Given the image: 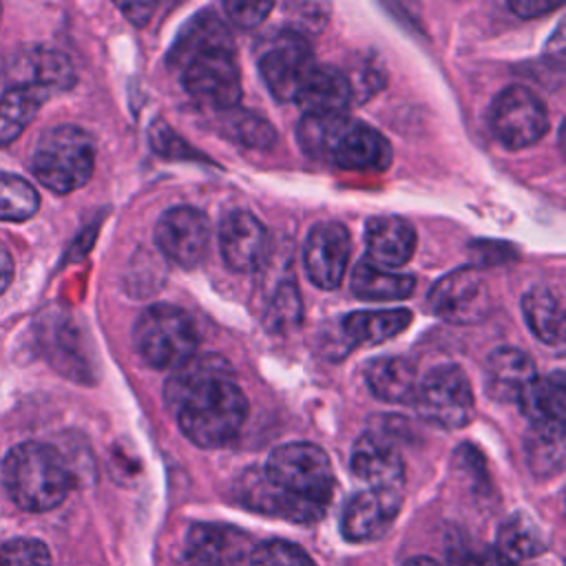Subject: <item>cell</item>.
Listing matches in <instances>:
<instances>
[{
    "label": "cell",
    "instance_id": "cell-16",
    "mask_svg": "<svg viewBox=\"0 0 566 566\" xmlns=\"http://www.w3.org/2000/svg\"><path fill=\"white\" fill-rule=\"evenodd\" d=\"M248 559V537L219 524H195L177 566H234Z\"/></svg>",
    "mask_w": 566,
    "mask_h": 566
},
{
    "label": "cell",
    "instance_id": "cell-43",
    "mask_svg": "<svg viewBox=\"0 0 566 566\" xmlns=\"http://www.w3.org/2000/svg\"><path fill=\"white\" fill-rule=\"evenodd\" d=\"M0 11H2V7H0Z\"/></svg>",
    "mask_w": 566,
    "mask_h": 566
},
{
    "label": "cell",
    "instance_id": "cell-9",
    "mask_svg": "<svg viewBox=\"0 0 566 566\" xmlns=\"http://www.w3.org/2000/svg\"><path fill=\"white\" fill-rule=\"evenodd\" d=\"M489 124L500 144L520 150L544 137L548 115L542 99L533 91L524 86H506L493 99Z\"/></svg>",
    "mask_w": 566,
    "mask_h": 566
},
{
    "label": "cell",
    "instance_id": "cell-6",
    "mask_svg": "<svg viewBox=\"0 0 566 566\" xmlns=\"http://www.w3.org/2000/svg\"><path fill=\"white\" fill-rule=\"evenodd\" d=\"M418 413L433 427L460 429L473 418L475 400L462 367L444 363L427 371L413 394Z\"/></svg>",
    "mask_w": 566,
    "mask_h": 566
},
{
    "label": "cell",
    "instance_id": "cell-1",
    "mask_svg": "<svg viewBox=\"0 0 566 566\" xmlns=\"http://www.w3.org/2000/svg\"><path fill=\"white\" fill-rule=\"evenodd\" d=\"M164 396L181 433L203 449L230 442L248 416V400L219 354H195L175 367Z\"/></svg>",
    "mask_w": 566,
    "mask_h": 566
},
{
    "label": "cell",
    "instance_id": "cell-12",
    "mask_svg": "<svg viewBox=\"0 0 566 566\" xmlns=\"http://www.w3.org/2000/svg\"><path fill=\"white\" fill-rule=\"evenodd\" d=\"M157 248L177 265H199L210 248V223L203 212L190 206L166 210L155 226Z\"/></svg>",
    "mask_w": 566,
    "mask_h": 566
},
{
    "label": "cell",
    "instance_id": "cell-40",
    "mask_svg": "<svg viewBox=\"0 0 566 566\" xmlns=\"http://www.w3.org/2000/svg\"><path fill=\"white\" fill-rule=\"evenodd\" d=\"M119 9L126 13V18H128L130 22H135V24L142 27V24L148 22L150 13L155 11V4H153V2H148V4L135 2V4H119Z\"/></svg>",
    "mask_w": 566,
    "mask_h": 566
},
{
    "label": "cell",
    "instance_id": "cell-14",
    "mask_svg": "<svg viewBox=\"0 0 566 566\" xmlns=\"http://www.w3.org/2000/svg\"><path fill=\"white\" fill-rule=\"evenodd\" d=\"M402 504V491L365 489L343 511V535L349 542H371L387 533Z\"/></svg>",
    "mask_w": 566,
    "mask_h": 566
},
{
    "label": "cell",
    "instance_id": "cell-11",
    "mask_svg": "<svg viewBox=\"0 0 566 566\" xmlns=\"http://www.w3.org/2000/svg\"><path fill=\"white\" fill-rule=\"evenodd\" d=\"M316 66L307 38L285 31L276 35L259 60V71L279 102H294L303 82Z\"/></svg>",
    "mask_w": 566,
    "mask_h": 566
},
{
    "label": "cell",
    "instance_id": "cell-22",
    "mask_svg": "<svg viewBox=\"0 0 566 566\" xmlns=\"http://www.w3.org/2000/svg\"><path fill=\"white\" fill-rule=\"evenodd\" d=\"M369 391L382 402H413L418 387L416 365L405 356H382L365 367Z\"/></svg>",
    "mask_w": 566,
    "mask_h": 566
},
{
    "label": "cell",
    "instance_id": "cell-36",
    "mask_svg": "<svg viewBox=\"0 0 566 566\" xmlns=\"http://www.w3.org/2000/svg\"><path fill=\"white\" fill-rule=\"evenodd\" d=\"M287 18L292 22V33L303 35L305 31H321V27L327 20V7L325 4H287ZM305 38V35H303Z\"/></svg>",
    "mask_w": 566,
    "mask_h": 566
},
{
    "label": "cell",
    "instance_id": "cell-2",
    "mask_svg": "<svg viewBox=\"0 0 566 566\" xmlns=\"http://www.w3.org/2000/svg\"><path fill=\"white\" fill-rule=\"evenodd\" d=\"M334 484L332 462L321 447L287 442L270 453L263 471L243 473L237 497L259 513L314 522L323 517Z\"/></svg>",
    "mask_w": 566,
    "mask_h": 566
},
{
    "label": "cell",
    "instance_id": "cell-4",
    "mask_svg": "<svg viewBox=\"0 0 566 566\" xmlns=\"http://www.w3.org/2000/svg\"><path fill=\"white\" fill-rule=\"evenodd\" d=\"M95 168V144L75 124L46 128L31 153V170L42 186L57 195L82 188Z\"/></svg>",
    "mask_w": 566,
    "mask_h": 566
},
{
    "label": "cell",
    "instance_id": "cell-21",
    "mask_svg": "<svg viewBox=\"0 0 566 566\" xmlns=\"http://www.w3.org/2000/svg\"><path fill=\"white\" fill-rule=\"evenodd\" d=\"M411 323V312L405 307L394 310H367V312H352L340 321V340L345 343V352L358 345H378L402 329H407Z\"/></svg>",
    "mask_w": 566,
    "mask_h": 566
},
{
    "label": "cell",
    "instance_id": "cell-25",
    "mask_svg": "<svg viewBox=\"0 0 566 566\" xmlns=\"http://www.w3.org/2000/svg\"><path fill=\"white\" fill-rule=\"evenodd\" d=\"M214 46H234L230 31L226 29V24L221 22V18H217L214 13L206 11L195 15L177 35L170 53H168V62L175 69H181L192 55L206 51V49H214Z\"/></svg>",
    "mask_w": 566,
    "mask_h": 566
},
{
    "label": "cell",
    "instance_id": "cell-42",
    "mask_svg": "<svg viewBox=\"0 0 566 566\" xmlns=\"http://www.w3.org/2000/svg\"><path fill=\"white\" fill-rule=\"evenodd\" d=\"M405 566H440V564L433 562V559H429V557H413V559H409Z\"/></svg>",
    "mask_w": 566,
    "mask_h": 566
},
{
    "label": "cell",
    "instance_id": "cell-27",
    "mask_svg": "<svg viewBox=\"0 0 566 566\" xmlns=\"http://www.w3.org/2000/svg\"><path fill=\"white\" fill-rule=\"evenodd\" d=\"M546 551V537L526 513H513L500 526L497 557L506 564H522Z\"/></svg>",
    "mask_w": 566,
    "mask_h": 566
},
{
    "label": "cell",
    "instance_id": "cell-20",
    "mask_svg": "<svg viewBox=\"0 0 566 566\" xmlns=\"http://www.w3.org/2000/svg\"><path fill=\"white\" fill-rule=\"evenodd\" d=\"M352 82L343 71L316 64L294 102L305 115H343L352 102Z\"/></svg>",
    "mask_w": 566,
    "mask_h": 566
},
{
    "label": "cell",
    "instance_id": "cell-5",
    "mask_svg": "<svg viewBox=\"0 0 566 566\" xmlns=\"http://www.w3.org/2000/svg\"><path fill=\"white\" fill-rule=\"evenodd\" d=\"M133 345L148 367L175 369L195 356L197 329L181 307L157 303L137 316Z\"/></svg>",
    "mask_w": 566,
    "mask_h": 566
},
{
    "label": "cell",
    "instance_id": "cell-10",
    "mask_svg": "<svg viewBox=\"0 0 566 566\" xmlns=\"http://www.w3.org/2000/svg\"><path fill=\"white\" fill-rule=\"evenodd\" d=\"M429 307L447 323L471 325L491 312V292L475 268H458L436 281L429 292Z\"/></svg>",
    "mask_w": 566,
    "mask_h": 566
},
{
    "label": "cell",
    "instance_id": "cell-24",
    "mask_svg": "<svg viewBox=\"0 0 566 566\" xmlns=\"http://www.w3.org/2000/svg\"><path fill=\"white\" fill-rule=\"evenodd\" d=\"M51 93H46L44 88L24 84V82H20L2 93V97H0V148L13 144L24 133V128L33 122L42 102Z\"/></svg>",
    "mask_w": 566,
    "mask_h": 566
},
{
    "label": "cell",
    "instance_id": "cell-35",
    "mask_svg": "<svg viewBox=\"0 0 566 566\" xmlns=\"http://www.w3.org/2000/svg\"><path fill=\"white\" fill-rule=\"evenodd\" d=\"M0 566H51V553L40 539H9L0 544Z\"/></svg>",
    "mask_w": 566,
    "mask_h": 566
},
{
    "label": "cell",
    "instance_id": "cell-7",
    "mask_svg": "<svg viewBox=\"0 0 566 566\" xmlns=\"http://www.w3.org/2000/svg\"><path fill=\"white\" fill-rule=\"evenodd\" d=\"M188 95L201 106L232 111L241 99V73L234 46H214L192 55L181 69Z\"/></svg>",
    "mask_w": 566,
    "mask_h": 566
},
{
    "label": "cell",
    "instance_id": "cell-39",
    "mask_svg": "<svg viewBox=\"0 0 566 566\" xmlns=\"http://www.w3.org/2000/svg\"><path fill=\"white\" fill-rule=\"evenodd\" d=\"M559 2H546V0H517V2H509V9L513 13H517L520 18H539L544 13H551L555 9H559Z\"/></svg>",
    "mask_w": 566,
    "mask_h": 566
},
{
    "label": "cell",
    "instance_id": "cell-19",
    "mask_svg": "<svg viewBox=\"0 0 566 566\" xmlns=\"http://www.w3.org/2000/svg\"><path fill=\"white\" fill-rule=\"evenodd\" d=\"M535 363L517 347H500L489 354L484 367V389L500 402H517L522 389L535 378Z\"/></svg>",
    "mask_w": 566,
    "mask_h": 566
},
{
    "label": "cell",
    "instance_id": "cell-18",
    "mask_svg": "<svg viewBox=\"0 0 566 566\" xmlns=\"http://www.w3.org/2000/svg\"><path fill=\"white\" fill-rule=\"evenodd\" d=\"M365 245L371 263L385 270L405 265L416 252L413 226L396 214L371 217L365 228Z\"/></svg>",
    "mask_w": 566,
    "mask_h": 566
},
{
    "label": "cell",
    "instance_id": "cell-8",
    "mask_svg": "<svg viewBox=\"0 0 566 566\" xmlns=\"http://www.w3.org/2000/svg\"><path fill=\"white\" fill-rule=\"evenodd\" d=\"M321 159L345 170H385L391 164V146L376 128L352 122L343 113L327 119Z\"/></svg>",
    "mask_w": 566,
    "mask_h": 566
},
{
    "label": "cell",
    "instance_id": "cell-33",
    "mask_svg": "<svg viewBox=\"0 0 566 566\" xmlns=\"http://www.w3.org/2000/svg\"><path fill=\"white\" fill-rule=\"evenodd\" d=\"M252 566H316L314 559L296 544L285 539H270L250 553Z\"/></svg>",
    "mask_w": 566,
    "mask_h": 566
},
{
    "label": "cell",
    "instance_id": "cell-38",
    "mask_svg": "<svg viewBox=\"0 0 566 566\" xmlns=\"http://www.w3.org/2000/svg\"><path fill=\"white\" fill-rule=\"evenodd\" d=\"M150 144L157 153L166 155V157H177L181 159L184 155H197L181 137H177L168 126L166 122H155L153 128H150Z\"/></svg>",
    "mask_w": 566,
    "mask_h": 566
},
{
    "label": "cell",
    "instance_id": "cell-31",
    "mask_svg": "<svg viewBox=\"0 0 566 566\" xmlns=\"http://www.w3.org/2000/svg\"><path fill=\"white\" fill-rule=\"evenodd\" d=\"M40 208L38 190L24 177L0 172V221H27Z\"/></svg>",
    "mask_w": 566,
    "mask_h": 566
},
{
    "label": "cell",
    "instance_id": "cell-34",
    "mask_svg": "<svg viewBox=\"0 0 566 566\" xmlns=\"http://www.w3.org/2000/svg\"><path fill=\"white\" fill-rule=\"evenodd\" d=\"M226 124L230 135L250 148H268L276 139L270 122L254 113H230Z\"/></svg>",
    "mask_w": 566,
    "mask_h": 566
},
{
    "label": "cell",
    "instance_id": "cell-41",
    "mask_svg": "<svg viewBox=\"0 0 566 566\" xmlns=\"http://www.w3.org/2000/svg\"><path fill=\"white\" fill-rule=\"evenodd\" d=\"M11 279H13V259L7 245L0 241V294L9 287Z\"/></svg>",
    "mask_w": 566,
    "mask_h": 566
},
{
    "label": "cell",
    "instance_id": "cell-17",
    "mask_svg": "<svg viewBox=\"0 0 566 566\" xmlns=\"http://www.w3.org/2000/svg\"><path fill=\"white\" fill-rule=\"evenodd\" d=\"M352 471L356 478L369 484V489L402 491L405 484V464L387 438L378 433H365L356 440L352 449Z\"/></svg>",
    "mask_w": 566,
    "mask_h": 566
},
{
    "label": "cell",
    "instance_id": "cell-26",
    "mask_svg": "<svg viewBox=\"0 0 566 566\" xmlns=\"http://www.w3.org/2000/svg\"><path fill=\"white\" fill-rule=\"evenodd\" d=\"M413 287V276L378 268L369 259L358 261L352 272V292L360 301H400L411 296Z\"/></svg>",
    "mask_w": 566,
    "mask_h": 566
},
{
    "label": "cell",
    "instance_id": "cell-3",
    "mask_svg": "<svg viewBox=\"0 0 566 566\" xmlns=\"http://www.w3.org/2000/svg\"><path fill=\"white\" fill-rule=\"evenodd\" d=\"M2 480L9 497L29 513L60 506L73 486L62 453L44 442L15 444L2 460Z\"/></svg>",
    "mask_w": 566,
    "mask_h": 566
},
{
    "label": "cell",
    "instance_id": "cell-28",
    "mask_svg": "<svg viewBox=\"0 0 566 566\" xmlns=\"http://www.w3.org/2000/svg\"><path fill=\"white\" fill-rule=\"evenodd\" d=\"M522 314L528 329L548 345L562 343L564 336V312L557 296L546 287H535L522 298Z\"/></svg>",
    "mask_w": 566,
    "mask_h": 566
},
{
    "label": "cell",
    "instance_id": "cell-23",
    "mask_svg": "<svg viewBox=\"0 0 566 566\" xmlns=\"http://www.w3.org/2000/svg\"><path fill=\"white\" fill-rule=\"evenodd\" d=\"M522 413L531 424H564L566 382L562 371L535 376L517 398Z\"/></svg>",
    "mask_w": 566,
    "mask_h": 566
},
{
    "label": "cell",
    "instance_id": "cell-30",
    "mask_svg": "<svg viewBox=\"0 0 566 566\" xmlns=\"http://www.w3.org/2000/svg\"><path fill=\"white\" fill-rule=\"evenodd\" d=\"M24 71L27 80L24 84H33L51 91H69L75 82V73L66 55L53 49H38L24 55Z\"/></svg>",
    "mask_w": 566,
    "mask_h": 566
},
{
    "label": "cell",
    "instance_id": "cell-32",
    "mask_svg": "<svg viewBox=\"0 0 566 566\" xmlns=\"http://www.w3.org/2000/svg\"><path fill=\"white\" fill-rule=\"evenodd\" d=\"M301 316H303V307H301L298 290L292 281H285L283 285L276 287L274 296L268 303L265 323L272 332H290L298 325Z\"/></svg>",
    "mask_w": 566,
    "mask_h": 566
},
{
    "label": "cell",
    "instance_id": "cell-37",
    "mask_svg": "<svg viewBox=\"0 0 566 566\" xmlns=\"http://www.w3.org/2000/svg\"><path fill=\"white\" fill-rule=\"evenodd\" d=\"M272 2H226V15L230 22L243 29H252L263 22V18L272 11Z\"/></svg>",
    "mask_w": 566,
    "mask_h": 566
},
{
    "label": "cell",
    "instance_id": "cell-13",
    "mask_svg": "<svg viewBox=\"0 0 566 566\" xmlns=\"http://www.w3.org/2000/svg\"><path fill=\"white\" fill-rule=\"evenodd\" d=\"M352 254V241L345 226L327 221L310 230L303 248V265L307 279L321 290L340 285Z\"/></svg>",
    "mask_w": 566,
    "mask_h": 566
},
{
    "label": "cell",
    "instance_id": "cell-15",
    "mask_svg": "<svg viewBox=\"0 0 566 566\" xmlns=\"http://www.w3.org/2000/svg\"><path fill=\"white\" fill-rule=\"evenodd\" d=\"M268 237L263 223L245 210L230 212L219 226V250L223 263L234 272L256 270L265 259Z\"/></svg>",
    "mask_w": 566,
    "mask_h": 566
},
{
    "label": "cell",
    "instance_id": "cell-29",
    "mask_svg": "<svg viewBox=\"0 0 566 566\" xmlns=\"http://www.w3.org/2000/svg\"><path fill=\"white\" fill-rule=\"evenodd\" d=\"M524 451L535 475L557 473L564 464V424H531Z\"/></svg>",
    "mask_w": 566,
    "mask_h": 566
}]
</instances>
